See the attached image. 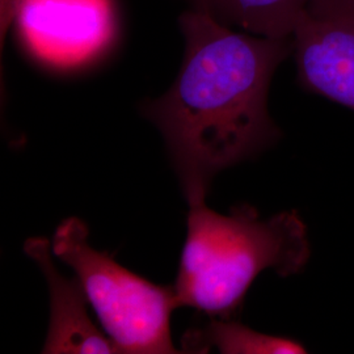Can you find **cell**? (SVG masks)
<instances>
[{"mask_svg": "<svg viewBox=\"0 0 354 354\" xmlns=\"http://www.w3.org/2000/svg\"><path fill=\"white\" fill-rule=\"evenodd\" d=\"M346 6H349L352 10L354 11V0H342Z\"/></svg>", "mask_w": 354, "mask_h": 354, "instance_id": "11", "label": "cell"}, {"mask_svg": "<svg viewBox=\"0 0 354 354\" xmlns=\"http://www.w3.org/2000/svg\"><path fill=\"white\" fill-rule=\"evenodd\" d=\"M304 88L354 111V11L342 0H311L292 32Z\"/></svg>", "mask_w": 354, "mask_h": 354, "instance_id": "5", "label": "cell"}, {"mask_svg": "<svg viewBox=\"0 0 354 354\" xmlns=\"http://www.w3.org/2000/svg\"><path fill=\"white\" fill-rule=\"evenodd\" d=\"M12 28L36 59L70 68L109 48L115 15L111 0H21Z\"/></svg>", "mask_w": 354, "mask_h": 354, "instance_id": "4", "label": "cell"}, {"mask_svg": "<svg viewBox=\"0 0 354 354\" xmlns=\"http://www.w3.org/2000/svg\"><path fill=\"white\" fill-rule=\"evenodd\" d=\"M26 254L39 266L48 282L50 323L42 353H117L113 342L97 328L88 314V299L75 279H67L53 260L49 239L36 236L24 244Z\"/></svg>", "mask_w": 354, "mask_h": 354, "instance_id": "6", "label": "cell"}, {"mask_svg": "<svg viewBox=\"0 0 354 354\" xmlns=\"http://www.w3.org/2000/svg\"><path fill=\"white\" fill-rule=\"evenodd\" d=\"M86 223L70 216L57 227L53 252L70 266L117 353H180L172 342L171 315L178 308L172 286L152 283L96 251Z\"/></svg>", "mask_w": 354, "mask_h": 354, "instance_id": "3", "label": "cell"}, {"mask_svg": "<svg viewBox=\"0 0 354 354\" xmlns=\"http://www.w3.org/2000/svg\"><path fill=\"white\" fill-rule=\"evenodd\" d=\"M21 0H0V41L1 46L4 37L12 28L13 17L17 11Z\"/></svg>", "mask_w": 354, "mask_h": 354, "instance_id": "9", "label": "cell"}, {"mask_svg": "<svg viewBox=\"0 0 354 354\" xmlns=\"http://www.w3.org/2000/svg\"><path fill=\"white\" fill-rule=\"evenodd\" d=\"M222 354L306 353L304 345L288 337L266 335L243 326L235 317H210L203 326L188 329L181 339V352Z\"/></svg>", "mask_w": 354, "mask_h": 354, "instance_id": "7", "label": "cell"}, {"mask_svg": "<svg viewBox=\"0 0 354 354\" xmlns=\"http://www.w3.org/2000/svg\"><path fill=\"white\" fill-rule=\"evenodd\" d=\"M189 3V7H203V0H187Z\"/></svg>", "mask_w": 354, "mask_h": 354, "instance_id": "10", "label": "cell"}, {"mask_svg": "<svg viewBox=\"0 0 354 354\" xmlns=\"http://www.w3.org/2000/svg\"><path fill=\"white\" fill-rule=\"evenodd\" d=\"M184 57L165 95L140 112L163 136L188 203L206 200L215 175L279 138L268 109L270 82L292 37L231 28L200 7L178 17Z\"/></svg>", "mask_w": 354, "mask_h": 354, "instance_id": "1", "label": "cell"}, {"mask_svg": "<svg viewBox=\"0 0 354 354\" xmlns=\"http://www.w3.org/2000/svg\"><path fill=\"white\" fill-rule=\"evenodd\" d=\"M311 0H203V7L226 26L257 36L286 38Z\"/></svg>", "mask_w": 354, "mask_h": 354, "instance_id": "8", "label": "cell"}, {"mask_svg": "<svg viewBox=\"0 0 354 354\" xmlns=\"http://www.w3.org/2000/svg\"><path fill=\"white\" fill-rule=\"evenodd\" d=\"M188 205V235L174 285L180 307L235 317L261 272L273 269L289 277L310 259L307 228L297 212L261 219L248 205L228 215L212 210L205 200Z\"/></svg>", "mask_w": 354, "mask_h": 354, "instance_id": "2", "label": "cell"}]
</instances>
